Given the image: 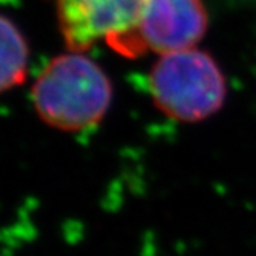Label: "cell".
Instances as JSON below:
<instances>
[{
	"label": "cell",
	"instance_id": "obj_4",
	"mask_svg": "<svg viewBox=\"0 0 256 256\" xmlns=\"http://www.w3.org/2000/svg\"><path fill=\"white\" fill-rule=\"evenodd\" d=\"M70 51L84 52L98 40L116 46L130 34L147 0H54Z\"/></svg>",
	"mask_w": 256,
	"mask_h": 256
},
{
	"label": "cell",
	"instance_id": "obj_1",
	"mask_svg": "<svg viewBox=\"0 0 256 256\" xmlns=\"http://www.w3.org/2000/svg\"><path fill=\"white\" fill-rule=\"evenodd\" d=\"M31 99L39 118L62 132L94 126L106 114L113 86L106 72L80 51L54 58L32 84Z\"/></svg>",
	"mask_w": 256,
	"mask_h": 256
},
{
	"label": "cell",
	"instance_id": "obj_2",
	"mask_svg": "<svg viewBox=\"0 0 256 256\" xmlns=\"http://www.w3.org/2000/svg\"><path fill=\"white\" fill-rule=\"evenodd\" d=\"M148 85L160 112L184 122L213 116L227 96L221 66L208 52L196 46L162 54L153 65Z\"/></svg>",
	"mask_w": 256,
	"mask_h": 256
},
{
	"label": "cell",
	"instance_id": "obj_3",
	"mask_svg": "<svg viewBox=\"0 0 256 256\" xmlns=\"http://www.w3.org/2000/svg\"><path fill=\"white\" fill-rule=\"evenodd\" d=\"M208 28L202 0H147L136 28L114 46L122 54H168L194 48Z\"/></svg>",
	"mask_w": 256,
	"mask_h": 256
},
{
	"label": "cell",
	"instance_id": "obj_5",
	"mask_svg": "<svg viewBox=\"0 0 256 256\" xmlns=\"http://www.w3.org/2000/svg\"><path fill=\"white\" fill-rule=\"evenodd\" d=\"M28 62L30 48L22 31L0 14V93L25 82Z\"/></svg>",
	"mask_w": 256,
	"mask_h": 256
}]
</instances>
